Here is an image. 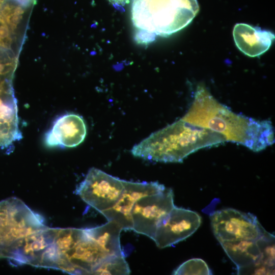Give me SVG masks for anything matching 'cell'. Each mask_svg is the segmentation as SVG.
Instances as JSON below:
<instances>
[{
	"instance_id": "obj_3",
	"label": "cell",
	"mask_w": 275,
	"mask_h": 275,
	"mask_svg": "<svg viewBox=\"0 0 275 275\" xmlns=\"http://www.w3.org/2000/svg\"><path fill=\"white\" fill-rule=\"evenodd\" d=\"M199 11L197 0H133L131 17L139 43L168 37L188 25Z\"/></svg>"
},
{
	"instance_id": "obj_13",
	"label": "cell",
	"mask_w": 275,
	"mask_h": 275,
	"mask_svg": "<svg viewBox=\"0 0 275 275\" xmlns=\"http://www.w3.org/2000/svg\"><path fill=\"white\" fill-rule=\"evenodd\" d=\"M86 230L109 256L123 254L120 240L122 229L116 222L108 221L101 226Z\"/></svg>"
},
{
	"instance_id": "obj_10",
	"label": "cell",
	"mask_w": 275,
	"mask_h": 275,
	"mask_svg": "<svg viewBox=\"0 0 275 275\" xmlns=\"http://www.w3.org/2000/svg\"><path fill=\"white\" fill-rule=\"evenodd\" d=\"M124 189L120 198L111 208L101 213L108 221H114L124 230H132L131 211L140 198L164 190L158 182H136L123 180Z\"/></svg>"
},
{
	"instance_id": "obj_2",
	"label": "cell",
	"mask_w": 275,
	"mask_h": 275,
	"mask_svg": "<svg viewBox=\"0 0 275 275\" xmlns=\"http://www.w3.org/2000/svg\"><path fill=\"white\" fill-rule=\"evenodd\" d=\"M226 141L222 134L181 119L151 134L133 146L131 152L145 160L181 162L198 150Z\"/></svg>"
},
{
	"instance_id": "obj_14",
	"label": "cell",
	"mask_w": 275,
	"mask_h": 275,
	"mask_svg": "<svg viewBox=\"0 0 275 275\" xmlns=\"http://www.w3.org/2000/svg\"><path fill=\"white\" fill-rule=\"evenodd\" d=\"M15 70V67L0 62V106L16 99L12 83Z\"/></svg>"
},
{
	"instance_id": "obj_9",
	"label": "cell",
	"mask_w": 275,
	"mask_h": 275,
	"mask_svg": "<svg viewBox=\"0 0 275 275\" xmlns=\"http://www.w3.org/2000/svg\"><path fill=\"white\" fill-rule=\"evenodd\" d=\"M201 223L196 212L175 206L158 225L152 240L161 249L172 246L192 235Z\"/></svg>"
},
{
	"instance_id": "obj_6",
	"label": "cell",
	"mask_w": 275,
	"mask_h": 275,
	"mask_svg": "<svg viewBox=\"0 0 275 275\" xmlns=\"http://www.w3.org/2000/svg\"><path fill=\"white\" fill-rule=\"evenodd\" d=\"M210 218L214 235L220 243L256 240L269 233L255 215L234 209L216 210L210 215Z\"/></svg>"
},
{
	"instance_id": "obj_17",
	"label": "cell",
	"mask_w": 275,
	"mask_h": 275,
	"mask_svg": "<svg viewBox=\"0 0 275 275\" xmlns=\"http://www.w3.org/2000/svg\"><path fill=\"white\" fill-rule=\"evenodd\" d=\"M116 9H122L126 4L127 0H108Z\"/></svg>"
},
{
	"instance_id": "obj_7",
	"label": "cell",
	"mask_w": 275,
	"mask_h": 275,
	"mask_svg": "<svg viewBox=\"0 0 275 275\" xmlns=\"http://www.w3.org/2000/svg\"><path fill=\"white\" fill-rule=\"evenodd\" d=\"M123 189V180L92 168L76 187L75 194L101 213L115 205Z\"/></svg>"
},
{
	"instance_id": "obj_15",
	"label": "cell",
	"mask_w": 275,
	"mask_h": 275,
	"mask_svg": "<svg viewBox=\"0 0 275 275\" xmlns=\"http://www.w3.org/2000/svg\"><path fill=\"white\" fill-rule=\"evenodd\" d=\"M130 272L128 264L122 254L105 259L97 267L93 274H129Z\"/></svg>"
},
{
	"instance_id": "obj_1",
	"label": "cell",
	"mask_w": 275,
	"mask_h": 275,
	"mask_svg": "<svg viewBox=\"0 0 275 275\" xmlns=\"http://www.w3.org/2000/svg\"><path fill=\"white\" fill-rule=\"evenodd\" d=\"M181 119L222 134L226 141L242 145L256 152L274 142L270 121L256 120L233 112L217 101L203 85L197 87L191 105Z\"/></svg>"
},
{
	"instance_id": "obj_12",
	"label": "cell",
	"mask_w": 275,
	"mask_h": 275,
	"mask_svg": "<svg viewBox=\"0 0 275 275\" xmlns=\"http://www.w3.org/2000/svg\"><path fill=\"white\" fill-rule=\"evenodd\" d=\"M233 36L237 48L251 57L259 56L267 51L275 37L271 31L243 23L235 24Z\"/></svg>"
},
{
	"instance_id": "obj_5",
	"label": "cell",
	"mask_w": 275,
	"mask_h": 275,
	"mask_svg": "<svg viewBox=\"0 0 275 275\" xmlns=\"http://www.w3.org/2000/svg\"><path fill=\"white\" fill-rule=\"evenodd\" d=\"M221 244L236 266L238 274H274V235L269 233L256 240L225 241Z\"/></svg>"
},
{
	"instance_id": "obj_18",
	"label": "cell",
	"mask_w": 275,
	"mask_h": 275,
	"mask_svg": "<svg viewBox=\"0 0 275 275\" xmlns=\"http://www.w3.org/2000/svg\"><path fill=\"white\" fill-rule=\"evenodd\" d=\"M6 0H0V7L5 2Z\"/></svg>"
},
{
	"instance_id": "obj_16",
	"label": "cell",
	"mask_w": 275,
	"mask_h": 275,
	"mask_svg": "<svg viewBox=\"0 0 275 275\" xmlns=\"http://www.w3.org/2000/svg\"><path fill=\"white\" fill-rule=\"evenodd\" d=\"M174 274H211V271L206 263L201 259L194 258L182 264Z\"/></svg>"
},
{
	"instance_id": "obj_8",
	"label": "cell",
	"mask_w": 275,
	"mask_h": 275,
	"mask_svg": "<svg viewBox=\"0 0 275 275\" xmlns=\"http://www.w3.org/2000/svg\"><path fill=\"white\" fill-rule=\"evenodd\" d=\"M175 206L170 188L140 198L131 213L132 230L153 239L158 225Z\"/></svg>"
},
{
	"instance_id": "obj_11",
	"label": "cell",
	"mask_w": 275,
	"mask_h": 275,
	"mask_svg": "<svg viewBox=\"0 0 275 275\" xmlns=\"http://www.w3.org/2000/svg\"><path fill=\"white\" fill-rule=\"evenodd\" d=\"M86 134L82 118L75 114H67L56 120L45 135V142L49 147H74L84 141Z\"/></svg>"
},
{
	"instance_id": "obj_4",
	"label": "cell",
	"mask_w": 275,
	"mask_h": 275,
	"mask_svg": "<svg viewBox=\"0 0 275 275\" xmlns=\"http://www.w3.org/2000/svg\"><path fill=\"white\" fill-rule=\"evenodd\" d=\"M46 227L43 219L16 198L0 202V258L10 259L25 237Z\"/></svg>"
}]
</instances>
